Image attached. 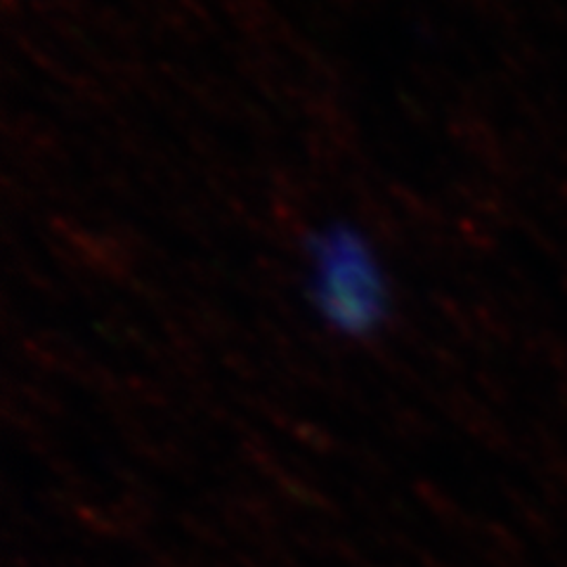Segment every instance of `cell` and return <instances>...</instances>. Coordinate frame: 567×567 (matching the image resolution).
Returning a JSON list of instances; mask_svg holds the SVG:
<instances>
[{
	"label": "cell",
	"mask_w": 567,
	"mask_h": 567,
	"mask_svg": "<svg viewBox=\"0 0 567 567\" xmlns=\"http://www.w3.org/2000/svg\"><path fill=\"white\" fill-rule=\"evenodd\" d=\"M303 287L317 322L341 339H374L393 319L395 291L379 246L350 220H329L308 235Z\"/></svg>",
	"instance_id": "cell-1"
}]
</instances>
